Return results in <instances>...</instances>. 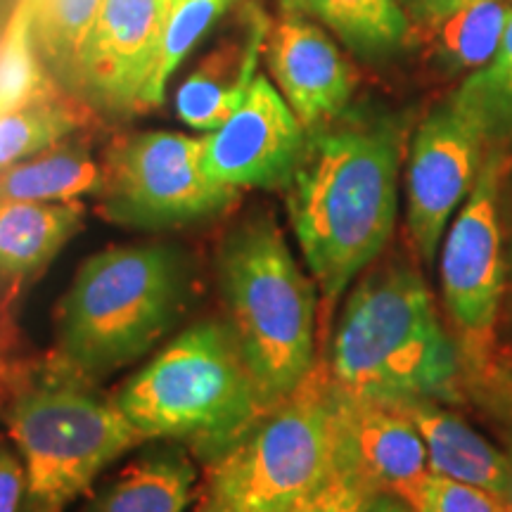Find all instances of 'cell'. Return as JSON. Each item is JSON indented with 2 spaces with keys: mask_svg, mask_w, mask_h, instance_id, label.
I'll use <instances>...</instances> for the list:
<instances>
[{
  "mask_svg": "<svg viewBox=\"0 0 512 512\" xmlns=\"http://www.w3.org/2000/svg\"><path fill=\"white\" fill-rule=\"evenodd\" d=\"M406 121L349 110L313 128L285 192L304 264L332 311L392 240Z\"/></svg>",
  "mask_w": 512,
  "mask_h": 512,
  "instance_id": "1",
  "label": "cell"
},
{
  "mask_svg": "<svg viewBox=\"0 0 512 512\" xmlns=\"http://www.w3.org/2000/svg\"><path fill=\"white\" fill-rule=\"evenodd\" d=\"M463 366L430 287L408 261L368 266L344 294L325 361L337 389L401 406L448 403L458 399Z\"/></svg>",
  "mask_w": 512,
  "mask_h": 512,
  "instance_id": "2",
  "label": "cell"
},
{
  "mask_svg": "<svg viewBox=\"0 0 512 512\" xmlns=\"http://www.w3.org/2000/svg\"><path fill=\"white\" fill-rule=\"evenodd\" d=\"M192 261L166 242L102 249L76 271L55 313V356L98 382L150 354L185 316Z\"/></svg>",
  "mask_w": 512,
  "mask_h": 512,
  "instance_id": "3",
  "label": "cell"
},
{
  "mask_svg": "<svg viewBox=\"0 0 512 512\" xmlns=\"http://www.w3.org/2000/svg\"><path fill=\"white\" fill-rule=\"evenodd\" d=\"M145 441H174L207 467L268 408L226 320L178 332L114 392Z\"/></svg>",
  "mask_w": 512,
  "mask_h": 512,
  "instance_id": "4",
  "label": "cell"
},
{
  "mask_svg": "<svg viewBox=\"0 0 512 512\" xmlns=\"http://www.w3.org/2000/svg\"><path fill=\"white\" fill-rule=\"evenodd\" d=\"M226 323L266 408L316 368L318 287L266 211L235 223L216 252Z\"/></svg>",
  "mask_w": 512,
  "mask_h": 512,
  "instance_id": "5",
  "label": "cell"
},
{
  "mask_svg": "<svg viewBox=\"0 0 512 512\" xmlns=\"http://www.w3.org/2000/svg\"><path fill=\"white\" fill-rule=\"evenodd\" d=\"M0 418L27 470L24 512H64L102 470L145 441L112 396L55 354L15 368Z\"/></svg>",
  "mask_w": 512,
  "mask_h": 512,
  "instance_id": "6",
  "label": "cell"
},
{
  "mask_svg": "<svg viewBox=\"0 0 512 512\" xmlns=\"http://www.w3.org/2000/svg\"><path fill=\"white\" fill-rule=\"evenodd\" d=\"M332 470V382L325 363L204 467V491L233 512H290Z\"/></svg>",
  "mask_w": 512,
  "mask_h": 512,
  "instance_id": "7",
  "label": "cell"
},
{
  "mask_svg": "<svg viewBox=\"0 0 512 512\" xmlns=\"http://www.w3.org/2000/svg\"><path fill=\"white\" fill-rule=\"evenodd\" d=\"M204 138L140 131L114 140L102 162L98 214L126 228L164 230L221 214L240 190L202 169Z\"/></svg>",
  "mask_w": 512,
  "mask_h": 512,
  "instance_id": "8",
  "label": "cell"
},
{
  "mask_svg": "<svg viewBox=\"0 0 512 512\" xmlns=\"http://www.w3.org/2000/svg\"><path fill=\"white\" fill-rule=\"evenodd\" d=\"M508 174L503 150L486 152L470 195L453 216L439 249L441 297L456 328L465 366L486 368L505 290V242L501 226V190Z\"/></svg>",
  "mask_w": 512,
  "mask_h": 512,
  "instance_id": "9",
  "label": "cell"
},
{
  "mask_svg": "<svg viewBox=\"0 0 512 512\" xmlns=\"http://www.w3.org/2000/svg\"><path fill=\"white\" fill-rule=\"evenodd\" d=\"M486 147L479 119L453 95L415 128L406 166V226L425 264L439 256L451 219L477 181Z\"/></svg>",
  "mask_w": 512,
  "mask_h": 512,
  "instance_id": "10",
  "label": "cell"
},
{
  "mask_svg": "<svg viewBox=\"0 0 512 512\" xmlns=\"http://www.w3.org/2000/svg\"><path fill=\"white\" fill-rule=\"evenodd\" d=\"M171 0H102L72 86V98L95 112H145Z\"/></svg>",
  "mask_w": 512,
  "mask_h": 512,
  "instance_id": "11",
  "label": "cell"
},
{
  "mask_svg": "<svg viewBox=\"0 0 512 512\" xmlns=\"http://www.w3.org/2000/svg\"><path fill=\"white\" fill-rule=\"evenodd\" d=\"M202 138V169L216 183L235 190H285L309 131L278 88L256 74L238 110Z\"/></svg>",
  "mask_w": 512,
  "mask_h": 512,
  "instance_id": "12",
  "label": "cell"
},
{
  "mask_svg": "<svg viewBox=\"0 0 512 512\" xmlns=\"http://www.w3.org/2000/svg\"><path fill=\"white\" fill-rule=\"evenodd\" d=\"M332 465L389 494H399L430 470L422 434L401 403L347 394L335 384Z\"/></svg>",
  "mask_w": 512,
  "mask_h": 512,
  "instance_id": "13",
  "label": "cell"
},
{
  "mask_svg": "<svg viewBox=\"0 0 512 512\" xmlns=\"http://www.w3.org/2000/svg\"><path fill=\"white\" fill-rule=\"evenodd\" d=\"M264 48L275 86L306 131L349 110L354 72L320 24L283 12L268 29Z\"/></svg>",
  "mask_w": 512,
  "mask_h": 512,
  "instance_id": "14",
  "label": "cell"
},
{
  "mask_svg": "<svg viewBox=\"0 0 512 512\" xmlns=\"http://www.w3.org/2000/svg\"><path fill=\"white\" fill-rule=\"evenodd\" d=\"M83 219V202L0 200V304L53 264Z\"/></svg>",
  "mask_w": 512,
  "mask_h": 512,
  "instance_id": "15",
  "label": "cell"
},
{
  "mask_svg": "<svg viewBox=\"0 0 512 512\" xmlns=\"http://www.w3.org/2000/svg\"><path fill=\"white\" fill-rule=\"evenodd\" d=\"M197 496V467L181 444L155 446L121 467L81 512H185Z\"/></svg>",
  "mask_w": 512,
  "mask_h": 512,
  "instance_id": "16",
  "label": "cell"
},
{
  "mask_svg": "<svg viewBox=\"0 0 512 512\" xmlns=\"http://www.w3.org/2000/svg\"><path fill=\"white\" fill-rule=\"evenodd\" d=\"M422 434L427 465L437 475L482 486L496 496H505L508 486V453L472 430L467 422L437 401H418L403 406Z\"/></svg>",
  "mask_w": 512,
  "mask_h": 512,
  "instance_id": "17",
  "label": "cell"
},
{
  "mask_svg": "<svg viewBox=\"0 0 512 512\" xmlns=\"http://www.w3.org/2000/svg\"><path fill=\"white\" fill-rule=\"evenodd\" d=\"M268 24L259 22L245 48H226L200 64L176 93V114L195 131H214L240 107L256 79Z\"/></svg>",
  "mask_w": 512,
  "mask_h": 512,
  "instance_id": "18",
  "label": "cell"
},
{
  "mask_svg": "<svg viewBox=\"0 0 512 512\" xmlns=\"http://www.w3.org/2000/svg\"><path fill=\"white\" fill-rule=\"evenodd\" d=\"M100 188L102 166L86 147L69 140L0 171V200L81 202Z\"/></svg>",
  "mask_w": 512,
  "mask_h": 512,
  "instance_id": "19",
  "label": "cell"
},
{
  "mask_svg": "<svg viewBox=\"0 0 512 512\" xmlns=\"http://www.w3.org/2000/svg\"><path fill=\"white\" fill-rule=\"evenodd\" d=\"M285 15L316 19L363 57L394 53L406 41V12L396 0H278Z\"/></svg>",
  "mask_w": 512,
  "mask_h": 512,
  "instance_id": "20",
  "label": "cell"
},
{
  "mask_svg": "<svg viewBox=\"0 0 512 512\" xmlns=\"http://www.w3.org/2000/svg\"><path fill=\"white\" fill-rule=\"evenodd\" d=\"M91 107L55 88L29 105L0 114V171L64 143L88 121Z\"/></svg>",
  "mask_w": 512,
  "mask_h": 512,
  "instance_id": "21",
  "label": "cell"
},
{
  "mask_svg": "<svg viewBox=\"0 0 512 512\" xmlns=\"http://www.w3.org/2000/svg\"><path fill=\"white\" fill-rule=\"evenodd\" d=\"M100 8L102 0H34L31 5V41L50 79L64 93H72L83 46Z\"/></svg>",
  "mask_w": 512,
  "mask_h": 512,
  "instance_id": "22",
  "label": "cell"
},
{
  "mask_svg": "<svg viewBox=\"0 0 512 512\" xmlns=\"http://www.w3.org/2000/svg\"><path fill=\"white\" fill-rule=\"evenodd\" d=\"M484 128L489 145L512 140V12L496 55L453 93Z\"/></svg>",
  "mask_w": 512,
  "mask_h": 512,
  "instance_id": "23",
  "label": "cell"
},
{
  "mask_svg": "<svg viewBox=\"0 0 512 512\" xmlns=\"http://www.w3.org/2000/svg\"><path fill=\"white\" fill-rule=\"evenodd\" d=\"M501 0H479L441 22V53L453 69H479L496 55L510 19Z\"/></svg>",
  "mask_w": 512,
  "mask_h": 512,
  "instance_id": "24",
  "label": "cell"
},
{
  "mask_svg": "<svg viewBox=\"0 0 512 512\" xmlns=\"http://www.w3.org/2000/svg\"><path fill=\"white\" fill-rule=\"evenodd\" d=\"M230 5V0H171L169 17L164 24L162 48H159L157 67L145 93V112L162 105L166 83L178 69L204 31L211 27L216 17Z\"/></svg>",
  "mask_w": 512,
  "mask_h": 512,
  "instance_id": "25",
  "label": "cell"
},
{
  "mask_svg": "<svg viewBox=\"0 0 512 512\" xmlns=\"http://www.w3.org/2000/svg\"><path fill=\"white\" fill-rule=\"evenodd\" d=\"M55 88L60 86L50 79L31 41L29 19L22 17L0 46V114L29 105Z\"/></svg>",
  "mask_w": 512,
  "mask_h": 512,
  "instance_id": "26",
  "label": "cell"
},
{
  "mask_svg": "<svg viewBox=\"0 0 512 512\" xmlns=\"http://www.w3.org/2000/svg\"><path fill=\"white\" fill-rule=\"evenodd\" d=\"M396 496H401L415 512H508L501 496L432 470Z\"/></svg>",
  "mask_w": 512,
  "mask_h": 512,
  "instance_id": "27",
  "label": "cell"
},
{
  "mask_svg": "<svg viewBox=\"0 0 512 512\" xmlns=\"http://www.w3.org/2000/svg\"><path fill=\"white\" fill-rule=\"evenodd\" d=\"M377 494L380 491H375L363 479L332 465L323 482L299 498L290 512H366Z\"/></svg>",
  "mask_w": 512,
  "mask_h": 512,
  "instance_id": "28",
  "label": "cell"
},
{
  "mask_svg": "<svg viewBox=\"0 0 512 512\" xmlns=\"http://www.w3.org/2000/svg\"><path fill=\"white\" fill-rule=\"evenodd\" d=\"M24 503H27V470L10 439L0 437V512H24Z\"/></svg>",
  "mask_w": 512,
  "mask_h": 512,
  "instance_id": "29",
  "label": "cell"
},
{
  "mask_svg": "<svg viewBox=\"0 0 512 512\" xmlns=\"http://www.w3.org/2000/svg\"><path fill=\"white\" fill-rule=\"evenodd\" d=\"M396 3L406 12L408 22L415 19L420 24H441L479 0H396Z\"/></svg>",
  "mask_w": 512,
  "mask_h": 512,
  "instance_id": "30",
  "label": "cell"
},
{
  "mask_svg": "<svg viewBox=\"0 0 512 512\" xmlns=\"http://www.w3.org/2000/svg\"><path fill=\"white\" fill-rule=\"evenodd\" d=\"M8 339H5V328L0 325V408H3L5 396H8L12 375H15V366L10 363L8 358Z\"/></svg>",
  "mask_w": 512,
  "mask_h": 512,
  "instance_id": "31",
  "label": "cell"
},
{
  "mask_svg": "<svg viewBox=\"0 0 512 512\" xmlns=\"http://www.w3.org/2000/svg\"><path fill=\"white\" fill-rule=\"evenodd\" d=\"M366 512H415V510L403 501L401 496L389 494V491H380V494L370 501Z\"/></svg>",
  "mask_w": 512,
  "mask_h": 512,
  "instance_id": "32",
  "label": "cell"
},
{
  "mask_svg": "<svg viewBox=\"0 0 512 512\" xmlns=\"http://www.w3.org/2000/svg\"><path fill=\"white\" fill-rule=\"evenodd\" d=\"M192 512H233L226 503L219 501L216 496H211L209 491H200V498H197V505Z\"/></svg>",
  "mask_w": 512,
  "mask_h": 512,
  "instance_id": "33",
  "label": "cell"
},
{
  "mask_svg": "<svg viewBox=\"0 0 512 512\" xmlns=\"http://www.w3.org/2000/svg\"><path fill=\"white\" fill-rule=\"evenodd\" d=\"M505 508H508V512H512V448L508 453V486H505Z\"/></svg>",
  "mask_w": 512,
  "mask_h": 512,
  "instance_id": "34",
  "label": "cell"
},
{
  "mask_svg": "<svg viewBox=\"0 0 512 512\" xmlns=\"http://www.w3.org/2000/svg\"><path fill=\"white\" fill-rule=\"evenodd\" d=\"M505 273H508V290H512V238L505 245Z\"/></svg>",
  "mask_w": 512,
  "mask_h": 512,
  "instance_id": "35",
  "label": "cell"
}]
</instances>
